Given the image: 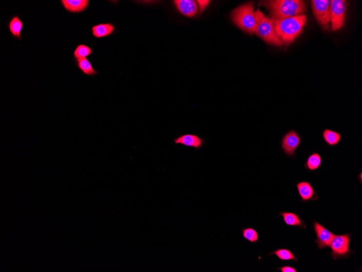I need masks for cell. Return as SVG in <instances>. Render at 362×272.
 Masks as SVG:
<instances>
[{
	"mask_svg": "<svg viewBox=\"0 0 362 272\" xmlns=\"http://www.w3.org/2000/svg\"><path fill=\"white\" fill-rule=\"evenodd\" d=\"M242 234L246 240H247L251 243L257 242L259 239L258 232L253 228H245L242 230Z\"/></svg>",
	"mask_w": 362,
	"mask_h": 272,
	"instance_id": "cell-22",
	"label": "cell"
},
{
	"mask_svg": "<svg viewBox=\"0 0 362 272\" xmlns=\"http://www.w3.org/2000/svg\"><path fill=\"white\" fill-rule=\"evenodd\" d=\"M314 229L317 236L316 242L319 249L330 247L335 235L318 222L315 223Z\"/></svg>",
	"mask_w": 362,
	"mask_h": 272,
	"instance_id": "cell-9",
	"label": "cell"
},
{
	"mask_svg": "<svg viewBox=\"0 0 362 272\" xmlns=\"http://www.w3.org/2000/svg\"><path fill=\"white\" fill-rule=\"evenodd\" d=\"M174 3L178 10L188 17H195L199 11L196 2L193 0H176Z\"/></svg>",
	"mask_w": 362,
	"mask_h": 272,
	"instance_id": "cell-10",
	"label": "cell"
},
{
	"mask_svg": "<svg viewBox=\"0 0 362 272\" xmlns=\"http://www.w3.org/2000/svg\"><path fill=\"white\" fill-rule=\"evenodd\" d=\"M92 53H93V50L90 47L82 44L76 47L74 54L75 59L76 60L86 58L91 55Z\"/></svg>",
	"mask_w": 362,
	"mask_h": 272,
	"instance_id": "cell-20",
	"label": "cell"
},
{
	"mask_svg": "<svg viewBox=\"0 0 362 272\" xmlns=\"http://www.w3.org/2000/svg\"><path fill=\"white\" fill-rule=\"evenodd\" d=\"M264 4L275 20L301 15L306 11L305 4L301 0H272Z\"/></svg>",
	"mask_w": 362,
	"mask_h": 272,
	"instance_id": "cell-2",
	"label": "cell"
},
{
	"mask_svg": "<svg viewBox=\"0 0 362 272\" xmlns=\"http://www.w3.org/2000/svg\"><path fill=\"white\" fill-rule=\"evenodd\" d=\"M176 144H181L187 147H194L196 149L201 148L205 143V140L194 134H185L176 138L174 140Z\"/></svg>",
	"mask_w": 362,
	"mask_h": 272,
	"instance_id": "cell-11",
	"label": "cell"
},
{
	"mask_svg": "<svg viewBox=\"0 0 362 272\" xmlns=\"http://www.w3.org/2000/svg\"><path fill=\"white\" fill-rule=\"evenodd\" d=\"M280 215L283 217L285 222L288 226L305 227L303 221L295 213L284 212L280 213Z\"/></svg>",
	"mask_w": 362,
	"mask_h": 272,
	"instance_id": "cell-18",
	"label": "cell"
},
{
	"mask_svg": "<svg viewBox=\"0 0 362 272\" xmlns=\"http://www.w3.org/2000/svg\"><path fill=\"white\" fill-rule=\"evenodd\" d=\"M322 166V158L320 155L314 152L308 157L305 164V168L308 171L313 172L316 171Z\"/></svg>",
	"mask_w": 362,
	"mask_h": 272,
	"instance_id": "cell-19",
	"label": "cell"
},
{
	"mask_svg": "<svg viewBox=\"0 0 362 272\" xmlns=\"http://www.w3.org/2000/svg\"><path fill=\"white\" fill-rule=\"evenodd\" d=\"M271 19L275 32L283 43L288 45L291 43L302 32L305 26L307 17L305 14L275 20Z\"/></svg>",
	"mask_w": 362,
	"mask_h": 272,
	"instance_id": "cell-1",
	"label": "cell"
},
{
	"mask_svg": "<svg viewBox=\"0 0 362 272\" xmlns=\"http://www.w3.org/2000/svg\"><path fill=\"white\" fill-rule=\"evenodd\" d=\"M322 139L329 146L335 147L341 142L342 135L335 130L326 128L323 131Z\"/></svg>",
	"mask_w": 362,
	"mask_h": 272,
	"instance_id": "cell-15",
	"label": "cell"
},
{
	"mask_svg": "<svg viewBox=\"0 0 362 272\" xmlns=\"http://www.w3.org/2000/svg\"><path fill=\"white\" fill-rule=\"evenodd\" d=\"M7 26L11 35L19 40L22 41L21 35L23 28V22L19 16H14L9 21Z\"/></svg>",
	"mask_w": 362,
	"mask_h": 272,
	"instance_id": "cell-14",
	"label": "cell"
},
{
	"mask_svg": "<svg viewBox=\"0 0 362 272\" xmlns=\"http://www.w3.org/2000/svg\"><path fill=\"white\" fill-rule=\"evenodd\" d=\"M313 14L317 21L325 31H329L331 17L330 0H312L311 1Z\"/></svg>",
	"mask_w": 362,
	"mask_h": 272,
	"instance_id": "cell-5",
	"label": "cell"
},
{
	"mask_svg": "<svg viewBox=\"0 0 362 272\" xmlns=\"http://www.w3.org/2000/svg\"><path fill=\"white\" fill-rule=\"evenodd\" d=\"M346 2L344 0L331 1L330 22L333 31L340 30L344 25Z\"/></svg>",
	"mask_w": 362,
	"mask_h": 272,
	"instance_id": "cell-6",
	"label": "cell"
},
{
	"mask_svg": "<svg viewBox=\"0 0 362 272\" xmlns=\"http://www.w3.org/2000/svg\"><path fill=\"white\" fill-rule=\"evenodd\" d=\"M277 270H281L283 272H296L297 271L291 266H284L278 268Z\"/></svg>",
	"mask_w": 362,
	"mask_h": 272,
	"instance_id": "cell-24",
	"label": "cell"
},
{
	"mask_svg": "<svg viewBox=\"0 0 362 272\" xmlns=\"http://www.w3.org/2000/svg\"><path fill=\"white\" fill-rule=\"evenodd\" d=\"M269 255H276L282 260H293L297 262L295 256L290 251L286 249H279L271 252Z\"/></svg>",
	"mask_w": 362,
	"mask_h": 272,
	"instance_id": "cell-21",
	"label": "cell"
},
{
	"mask_svg": "<svg viewBox=\"0 0 362 272\" xmlns=\"http://www.w3.org/2000/svg\"><path fill=\"white\" fill-rule=\"evenodd\" d=\"M197 2L198 4H199L200 13H202L204 11L205 9L209 6L210 1H205V0H203V1L199 0V1H197Z\"/></svg>",
	"mask_w": 362,
	"mask_h": 272,
	"instance_id": "cell-23",
	"label": "cell"
},
{
	"mask_svg": "<svg viewBox=\"0 0 362 272\" xmlns=\"http://www.w3.org/2000/svg\"><path fill=\"white\" fill-rule=\"evenodd\" d=\"M301 143L300 135L294 129L289 130L283 136L281 140V147L283 152L288 157H293Z\"/></svg>",
	"mask_w": 362,
	"mask_h": 272,
	"instance_id": "cell-7",
	"label": "cell"
},
{
	"mask_svg": "<svg viewBox=\"0 0 362 272\" xmlns=\"http://www.w3.org/2000/svg\"><path fill=\"white\" fill-rule=\"evenodd\" d=\"M296 186L302 201L316 200L318 198L316 191L310 183L301 182L298 183Z\"/></svg>",
	"mask_w": 362,
	"mask_h": 272,
	"instance_id": "cell-12",
	"label": "cell"
},
{
	"mask_svg": "<svg viewBox=\"0 0 362 272\" xmlns=\"http://www.w3.org/2000/svg\"><path fill=\"white\" fill-rule=\"evenodd\" d=\"M77 66L87 76H94L98 74L97 71L95 70L90 62L86 58H79L76 60Z\"/></svg>",
	"mask_w": 362,
	"mask_h": 272,
	"instance_id": "cell-17",
	"label": "cell"
},
{
	"mask_svg": "<svg viewBox=\"0 0 362 272\" xmlns=\"http://www.w3.org/2000/svg\"><path fill=\"white\" fill-rule=\"evenodd\" d=\"M350 242L349 235L335 236L330 246L333 258L337 259L349 254L350 252Z\"/></svg>",
	"mask_w": 362,
	"mask_h": 272,
	"instance_id": "cell-8",
	"label": "cell"
},
{
	"mask_svg": "<svg viewBox=\"0 0 362 272\" xmlns=\"http://www.w3.org/2000/svg\"><path fill=\"white\" fill-rule=\"evenodd\" d=\"M64 8L70 13H76L83 12L88 7V0H61Z\"/></svg>",
	"mask_w": 362,
	"mask_h": 272,
	"instance_id": "cell-13",
	"label": "cell"
},
{
	"mask_svg": "<svg viewBox=\"0 0 362 272\" xmlns=\"http://www.w3.org/2000/svg\"><path fill=\"white\" fill-rule=\"evenodd\" d=\"M114 31V27L111 23H100L92 27L93 36L100 38L112 35Z\"/></svg>",
	"mask_w": 362,
	"mask_h": 272,
	"instance_id": "cell-16",
	"label": "cell"
},
{
	"mask_svg": "<svg viewBox=\"0 0 362 272\" xmlns=\"http://www.w3.org/2000/svg\"><path fill=\"white\" fill-rule=\"evenodd\" d=\"M254 12V3H246L235 9L231 13V18L241 30L252 35L256 28Z\"/></svg>",
	"mask_w": 362,
	"mask_h": 272,
	"instance_id": "cell-3",
	"label": "cell"
},
{
	"mask_svg": "<svg viewBox=\"0 0 362 272\" xmlns=\"http://www.w3.org/2000/svg\"><path fill=\"white\" fill-rule=\"evenodd\" d=\"M254 14L256 20L255 33L257 36L269 44L282 46L283 43L275 32L271 19L265 16L259 9L255 11Z\"/></svg>",
	"mask_w": 362,
	"mask_h": 272,
	"instance_id": "cell-4",
	"label": "cell"
}]
</instances>
